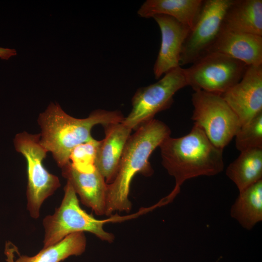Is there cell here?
I'll list each match as a JSON object with an SVG mask.
<instances>
[{"instance_id": "obj_1", "label": "cell", "mask_w": 262, "mask_h": 262, "mask_svg": "<svg viewBox=\"0 0 262 262\" xmlns=\"http://www.w3.org/2000/svg\"><path fill=\"white\" fill-rule=\"evenodd\" d=\"M159 147L162 164L175 180L173 190L160 201L162 205L173 200L186 180L201 176H213L223 170V149L215 146L195 125L187 134L179 138L169 136Z\"/></svg>"}, {"instance_id": "obj_2", "label": "cell", "mask_w": 262, "mask_h": 262, "mask_svg": "<svg viewBox=\"0 0 262 262\" xmlns=\"http://www.w3.org/2000/svg\"><path fill=\"white\" fill-rule=\"evenodd\" d=\"M170 133V129L164 123L153 119L130 135L115 179L107 184L105 215H111L115 211H131L132 205L129 195L132 178L138 173L145 176L153 173L149 158Z\"/></svg>"}, {"instance_id": "obj_3", "label": "cell", "mask_w": 262, "mask_h": 262, "mask_svg": "<svg viewBox=\"0 0 262 262\" xmlns=\"http://www.w3.org/2000/svg\"><path fill=\"white\" fill-rule=\"evenodd\" d=\"M124 118L119 111L101 109L86 118H77L67 114L58 103H51L37 119L40 143L62 168L69 162L74 148L94 139L91 133L94 126L121 122Z\"/></svg>"}, {"instance_id": "obj_4", "label": "cell", "mask_w": 262, "mask_h": 262, "mask_svg": "<svg viewBox=\"0 0 262 262\" xmlns=\"http://www.w3.org/2000/svg\"><path fill=\"white\" fill-rule=\"evenodd\" d=\"M104 222L105 220L97 219L82 209L76 193L67 181L60 206L53 214L43 219L45 234L43 248L53 245L69 234L77 232L88 231L102 241L112 243L115 236L104 230Z\"/></svg>"}, {"instance_id": "obj_5", "label": "cell", "mask_w": 262, "mask_h": 262, "mask_svg": "<svg viewBox=\"0 0 262 262\" xmlns=\"http://www.w3.org/2000/svg\"><path fill=\"white\" fill-rule=\"evenodd\" d=\"M16 151L25 158L27 166V209L34 219L39 216L43 202L61 186L59 178L49 172L43 164L48 152L40 143V134L23 131L15 136Z\"/></svg>"}, {"instance_id": "obj_6", "label": "cell", "mask_w": 262, "mask_h": 262, "mask_svg": "<svg viewBox=\"0 0 262 262\" xmlns=\"http://www.w3.org/2000/svg\"><path fill=\"white\" fill-rule=\"evenodd\" d=\"M192 102L194 125L203 131L215 146L223 149L241 127L236 115L218 94L195 91Z\"/></svg>"}, {"instance_id": "obj_7", "label": "cell", "mask_w": 262, "mask_h": 262, "mask_svg": "<svg viewBox=\"0 0 262 262\" xmlns=\"http://www.w3.org/2000/svg\"><path fill=\"white\" fill-rule=\"evenodd\" d=\"M186 86L184 68L180 66L169 71L157 82L136 90L131 99L132 109L122 122L136 130L154 119L158 113L169 108L175 93Z\"/></svg>"}, {"instance_id": "obj_8", "label": "cell", "mask_w": 262, "mask_h": 262, "mask_svg": "<svg viewBox=\"0 0 262 262\" xmlns=\"http://www.w3.org/2000/svg\"><path fill=\"white\" fill-rule=\"evenodd\" d=\"M247 66L221 53L209 52L184 70L187 85L194 91L221 95L241 80Z\"/></svg>"}, {"instance_id": "obj_9", "label": "cell", "mask_w": 262, "mask_h": 262, "mask_svg": "<svg viewBox=\"0 0 262 262\" xmlns=\"http://www.w3.org/2000/svg\"><path fill=\"white\" fill-rule=\"evenodd\" d=\"M232 0H204L198 18L183 43L180 65L192 64L206 54L222 26Z\"/></svg>"}, {"instance_id": "obj_10", "label": "cell", "mask_w": 262, "mask_h": 262, "mask_svg": "<svg viewBox=\"0 0 262 262\" xmlns=\"http://www.w3.org/2000/svg\"><path fill=\"white\" fill-rule=\"evenodd\" d=\"M221 96L241 126L262 112V65L247 66L241 80Z\"/></svg>"}, {"instance_id": "obj_11", "label": "cell", "mask_w": 262, "mask_h": 262, "mask_svg": "<svg viewBox=\"0 0 262 262\" xmlns=\"http://www.w3.org/2000/svg\"><path fill=\"white\" fill-rule=\"evenodd\" d=\"M161 33V43L153 67L155 78L159 79L169 71L179 67L180 56L190 28L176 19L164 15L154 16Z\"/></svg>"}, {"instance_id": "obj_12", "label": "cell", "mask_w": 262, "mask_h": 262, "mask_svg": "<svg viewBox=\"0 0 262 262\" xmlns=\"http://www.w3.org/2000/svg\"><path fill=\"white\" fill-rule=\"evenodd\" d=\"M105 137L99 141L95 166L107 184L115 179L120 160L132 130L122 122L103 126Z\"/></svg>"}, {"instance_id": "obj_13", "label": "cell", "mask_w": 262, "mask_h": 262, "mask_svg": "<svg viewBox=\"0 0 262 262\" xmlns=\"http://www.w3.org/2000/svg\"><path fill=\"white\" fill-rule=\"evenodd\" d=\"M62 168V176L67 179L82 203L98 215L105 214L107 184L98 171L81 172L70 161Z\"/></svg>"}, {"instance_id": "obj_14", "label": "cell", "mask_w": 262, "mask_h": 262, "mask_svg": "<svg viewBox=\"0 0 262 262\" xmlns=\"http://www.w3.org/2000/svg\"><path fill=\"white\" fill-rule=\"evenodd\" d=\"M209 52L221 53L246 66L262 65V36L221 30Z\"/></svg>"}, {"instance_id": "obj_15", "label": "cell", "mask_w": 262, "mask_h": 262, "mask_svg": "<svg viewBox=\"0 0 262 262\" xmlns=\"http://www.w3.org/2000/svg\"><path fill=\"white\" fill-rule=\"evenodd\" d=\"M221 30L262 36V0H232Z\"/></svg>"}, {"instance_id": "obj_16", "label": "cell", "mask_w": 262, "mask_h": 262, "mask_svg": "<svg viewBox=\"0 0 262 262\" xmlns=\"http://www.w3.org/2000/svg\"><path fill=\"white\" fill-rule=\"evenodd\" d=\"M203 0H147L138 10L141 17L156 15L172 17L192 29L201 10Z\"/></svg>"}, {"instance_id": "obj_17", "label": "cell", "mask_w": 262, "mask_h": 262, "mask_svg": "<svg viewBox=\"0 0 262 262\" xmlns=\"http://www.w3.org/2000/svg\"><path fill=\"white\" fill-rule=\"evenodd\" d=\"M227 167L226 174L239 192L262 180V148L247 149Z\"/></svg>"}, {"instance_id": "obj_18", "label": "cell", "mask_w": 262, "mask_h": 262, "mask_svg": "<svg viewBox=\"0 0 262 262\" xmlns=\"http://www.w3.org/2000/svg\"><path fill=\"white\" fill-rule=\"evenodd\" d=\"M230 215L247 230L262 221V180L239 192Z\"/></svg>"}, {"instance_id": "obj_19", "label": "cell", "mask_w": 262, "mask_h": 262, "mask_svg": "<svg viewBox=\"0 0 262 262\" xmlns=\"http://www.w3.org/2000/svg\"><path fill=\"white\" fill-rule=\"evenodd\" d=\"M86 246L84 232L69 234L58 243L43 248L33 256L20 255L14 262H60L72 256L83 253Z\"/></svg>"}, {"instance_id": "obj_20", "label": "cell", "mask_w": 262, "mask_h": 262, "mask_svg": "<svg viewBox=\"0 0 262 262\" xmlns=\"http://www.w3.org/2000/svg\"><path fill=\"white\" fill-rule=\"evenodd\" d=\"M235 137V147L240 152L262 148V112L242 126Z\"/></svg>"}, {"instance_id": "obj_21", "label": "cell", "mask_w": 262, "mask_h": 262, "mask_svg": "<svg viewBox=\"0 0 262 262\" xmlns=\"http://www.w3.org/2000/svg\"><path fill=\"white\" fill-rule=\"evenodd\" d=\"M98 143L99 141L94 139L74 148L69 157L72 165L81 172L93 171L96 168L95 161Z\"/></svg>"}, {"instance_id": "obj_22", "label": "cell", "mask_w": 262, "mask_h": 262, "mask_svg": "<svg viewBox=\"0 0 262 262\" xmlns=\"http://www.w3.org/2000/svg\"><path fill=\"white\" fill-rule=\"evenodd\" d=\"M18 252V248L10 242H7L5 244L4 253L6 256L7 262H14L15 254Z\"/></svg>"}, {"instance_id": "obj_23", "label": "cell", "mask_w": 262, "mask_h": 262, "mask_svg": "<svg viewBox=\"0 0 262 262\" xmlns=\"http://www.w3.org/2000/svg\"><path fill=\"white\" fill-rule=\"evenodd\" d=\"M16 54L15 49L0 48V58L8 60Z\"/></svg>"}]
</instances>
